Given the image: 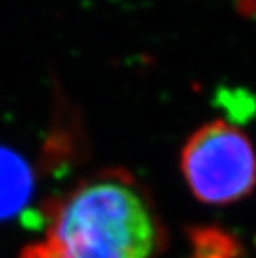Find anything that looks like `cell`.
<instances>
[{"label":"cell","instance_id":"3957f363","mask_svg":"<svg viewBox=\"0 0 256 258\" xmlns=\"http://www.w3.org/2000/svg\"><path fill=\"white\" fill-rule=\"evenodd\" d=\"M30 173L15 153L0 148V218L12 215L30 194Z\"/></svg>","mask_w":256,"mask_h":258},{"label":"cell","instance_id":"6da1fadb","mask_svg":"<svg viewBox=\"0 0 256 258\" xmlns=\"http://www.w3.org/2000/svg\"><path fill=\"white\" fill-rule=\"evenodd\" d=\"M165 238L145 186L127 170H105L52 207L43 237L20 258H156Z\"/></svg>","mask_w":256,"mask_h":258},{"label":"cell","instance_id":"7a4b0ae2","mask_svg":"<svg viewBox=\"0 0 256 258\" xmlns=\"http://www.w3.org/2000/svg\"><path fill=\"white\" fill-rule=\"evenodd\" d=\"M180 165L192 194L208 205H230L256 186L251 140L223 120H213L190 137Z\"/></svg>","mask_w":256,"mask_h":258}]
</instances>
